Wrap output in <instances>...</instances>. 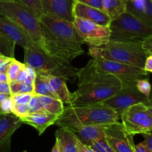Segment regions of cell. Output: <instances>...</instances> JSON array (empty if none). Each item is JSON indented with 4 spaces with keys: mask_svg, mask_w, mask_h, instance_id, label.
Wrapping results in <instances>:
<instances>
[{
    "mask_svg": "<svg viewBox=\"0 0 152 152\" xmlns=\"http://www.w3.org/2000/svg\"><path fill=\"white\" fill-rule=\"evenodd\" d=\"M39 22L46 53L67 64L84 53V42L73 22L49 13L42 15Z\"/></svg>",
    "mask_w": 152,
    "mask_h": 152,
    "instance_id": "obj_1",
    "label": "cell"
},
{
    "mask_svg": "<svg viewBox=\"0 0 152 152\" xmlns=\"http://www.w3.org/2000/svg\"><path fill=\"white\" fill-rule=\"evenodd\" d=\"M77 79L78 88L71 93V105L102 103L123 87L115 76L96 71L91 60L77 70Z\"/></svg>",
    "mask_w": 152,
    "mask_h": 152,
    "instance_id": "obj_2",
    "label": "cell"
},
{
    "mask_svg": "<svg viewBox=\"0 0 152 152\" xmlns=\"http://www.w3.org/2000/svg\"><path fill=\"white\" fill-rule=\"evenodd\" d=\"M118 114L113 109L102 103L84 105H71L63 111L55 122L60 128L71 130L86 125H110L118 123Z\"/></svg>",
    "mask_w": 152,
    "mask_h": 152,
    "instance_id": "obj_3",
    "label": "cell"
},
{
    "mask_svg": "<svg viewBox=\"0 0 152 152\" xmlns=\"http://www.w3.org/2000/svg\"><path fill=\"white\" fill-rule=\"evenodd\" d=\"M25 65L31 67L37 74L55 76L74 83L77 79V68L71 64L61 62L59 59L46 53L40 46L31 42L24 49Z\"/></svg>",
    "mask_w": 152,
    "mask_h": 152,
    "instance_id": "obj_4",
    "label": "cell"
},
{
    "mask_svg": "<svg viewBox=\"0 0 152 152\" xmlns=\"http://www.w3.org/2000/svg\"><path fill=\"white\" fill-rule=\"evenodd\" d=\"M88 54L92 58H102L143 68L147 56L142 42L109 41L96 47H89Z\"/></svg>",
    "mask_w": 152,
    "mask_h": 152,
    "instance_id": "obj_5",
    "label": "cell"
},
{
    "mask_svg": "<svg viewBox=\"0 0 152 152\" xmlns=\"http://www.w3.org/2000/svg\"><path fill=\"white\" fill-rule=\"evenodd\" d=\"M0 16L16 23L26 32L34 43L43 49L39 18L19 0H0Z\"/></svg>",
    "mask_w": 152,
    "mask_h": 152,
    "instance_id": "obj_6",
    "label": "cell"
},
{
    "mask_svg": "<svg viewBox=\"0 0 152 152\" xmlns=\"http://www.w3.org/2000/svg\"><path fill=\"white\" fill-rule=\"evenodd\" d=\"M110 41L142 42L152 35V26L126 11L109 25Z\"/></svg>",
    "mask_w": 152,
    "mask_h": 152,
    "instance_id": "obj_7",
    "label": "cell"
},
{
    "mask_svg": "<svg viewBox=\"0 0 152 152\" xmlns=\"http://www.w3.org/2000/svg\"><path fill=\"white\" fill-rule=\"evenodd\" d=\"M91 61L96 71L115 76L122 82L123 86L135 85L141 79H148V73L139 67L102 58H92Z\"/></svg>",
    "mask_w": 152,
    "mask_h": 152,
    "instance_id": "obj_8",
    "label": "cell"
},
{
    "mask_svg": "<svg viewBox=\"0 0 152 152\" xmlns=\"http://www.w3.org/2000/svg\"><path fill=\"white\" fill-rule=\"evenodd\" d=\"M120 119L125 130L132 136L152 131L151 105L144 103L132 105L122 113Z\"/></svg>",
    "mask_w": 152,
    "mask_h": 152,
    "instance_id": "obj_9",
    "label": "cell"
},
{
    "mask_svg": "<svg viewBox=\"0 0 152 152\" xmlns=\"http://www.w3.org/2000/svg\"><path fill=\"white\" fill-rule=\"evenodd\" d=\"M138 103L151 105V97L142 94L137 90L136 84L123 86L112 96L102 102L105 106L114 110L119 117L125 110Z\"/></svg>",
    "mask_w": 152,
    "mask_h": 152,
    "instance_id": "obj_10",
    "label": "cell"
},
{
    "mask_svg": "<svg viewBox=\"0 0 152 152\" xmlns=\"http://www.w3.org/2000/svg\"><path fill=\"white\" fill-rule=\"evenodd\" d=\"M73 24L84 43L88 45L89 47L100 46L110 41L109 27L76 17L74 18Z\"/></svg>",
    "mask_w": 152,
    "mask_h": 152,
    "instance_id": "obj_11",
    "label": "cell"
},
{
    "mask_svg": "<svg viewBox=\"0 0 152 152\" xmlns=\"http://www.w3.org/2000/svg\"><path fill=\"white\" fill-rule=\"evenodd\" d=\"M105 139L114 152H134L133 136L125 130L120 122L105 126Z\"/></svg>",
    "mask_w": 152,
    "mask_h": 152,
    "instance_id": "obj_12",
    "label": "cell"
},
{
    "mask_svg": "<svg viewBox=\"0 0 152 152\" xmlns=\"http://www.w3.org/2000/svg\"><path fill=\"white\" fill-rule=\"evenodd\" d=\"M23 123L13 113L0 114V152H10L13 134Z\"/></svg>",
    "mask_w": 152,
    "mask_h": 152,
    "instance_id": "obj_13",
    "label": "cell"
},
{
    "mask_svg": "<svg viewBox=\"0 0 152 152\" xmlns=\"http://www.w3.org/2000/svg\"><path fill=\"white\" fill-rule=\"evenodd\" d=\"M0 34L23 49L33 42L23 29L2 16H0Z\"/></svg>",
    "mask_w": 152,
    "mask_h": 152,
    "instance_id": "obj_14",
    "label": "cell"
},
{
    "mask_svg": "<svg viewBox=\"0 0 152 152\" xmlns=\"http://www.w3.org/2000/svg\"><path fill=\"white\" fill-rule=\"evenodd\" d=\"M74 18L87 19L102 26L109 27L111 19L100 9L75 1L73 7Z\"/></svg>",
    "mask_w": 152,
    "mask_h": 152,
    "instance_id": "obj_15",
    "label": "cell"
},
{
    "mask_svg": "<svg viewBox=\"0 0 152 152\" xmlns=\"http://www.w3.org/2000/svg\"><path fill=\"white\" fill-rule=\"evenodd\" d=\"M45 13L53 15L73 22V7L75 0H40Z\"/></svg>",
    "mask_w": 152,
    "mask_h": 152,
    "instance_id": "obj_16",
    "label": "cell"
},
{
    "mask_svg": "<svg viewBox=\"0 0 152 152\" xmlns=\"http://www.w3.org/2000/svg\"><path fill=\"white\" fill-rule=\"evenodd\" d=\"M107 125H86L71 129L77 139L82 143L91 146L94 141L105 138Z\"/></svg>",
    "mask_w": 152,
    "mask_h": 152,
    "instance_id": "obj_17",
    "label": "cell"
},
{
    "mask_svg": "<svg viewBox=\"0 0 152 152\" xmlns=\"http://www.w3.org/2000/svg\"><path fill=\"white\" fill-rule=\"evenodd\" d=\"M59 116L47 112L29 113L21 120L25 124L34 127L38 132L39 135H42L49 126L55 124Z\"/></svg>",
    "mask_w": 152,
    "mask_h": 152,
    "instance_id": "obj_18",
    "label": "cell"
},
{
    "mask_svg": "<svg viewBox=\"0 0 152 152\" xmlns=\"http://www.w3.org/2000/svg\"><path fill=\"white\" fill-rule=\"evenodd\" d=\"M126 11L152 26V0H126Z\"/></svg>",
    "mask_w": 152,
    "mask_h": 152,
    "instance_id": "obj_19",
    "label": "cell"
},
{
    "mask_svg": "<svg viewBox=\"0 0 152 152\" xmlns=\"http://www.w3.org/2000/svg\"><path fill=\"white\" fill-rule=\"evenodd\" d=\"M56 142L60 152H77V139L72 132L59 128L55 134Z\"/></svg>",
    "mask_w": 152,
    "mask_h": 152,
    "instance_id": "obj_20",
    "label": "cell"
},
{
    "mask_svg": "<svg viewBox=\"0 0 152 152\" xmlns=\"http://www.w3.org/2000/svg\"><path fill=\"white\" fill-rule=\"evenodd\" d=\"M50 87L54 91L57 98L63 103L70 105L71 101V93L68 89L66 80L55 76H47Z\"/></svg>",
    "mask_w": 152,
    "mask_h": 152,
    "instance_id": "obj_21",
    "label": "cell"
},
{
    "mask_svg": "<svg viewBox=\"0 0 152 152\" xmlns=\"http://www.w3.org/2000/svg\"><path fill=\"white\" fill-rule=\"evenodd\" d=\"M41 104L43 112L50 113L59 116L63 111L64 103L57 98L50 97L47 96H40L37 95Z\"/></svg>",
    "mask_w": 152,
    "mask_h": 152,
    "instance_id": "obj_22",
    "label": "cell"
},
{
    "mask_svg": "<svg viewBox=\"0 0 152 152\" xmlns=\"http://www.w3.org/2000/svg\"><path fill=\"white\" fill-rule=\"evenodd\" d=\"M102 10L114 19L126 11V0H102Z\"/></svg>",
    "mask_w": 152,
    "mask_h": 152,
    "instance_id": "obj_23",
    "label": "cell"
},
{
    "mask_svg": "<svg viewBox=\"0 0 152 152\" xmlns=\"http://www.w3.org/2000/svg\"><path fill=\"white\" fill-rule=\"evenodd\" d=\"M34 94L36 95H40V96H47L57 98L49 84L47 76L39 75V74H37L35 81H34Z\"/></svg>",
    "mask_w": 152,
    "mask_h": 152,
    "instance_id": "obj_24",
    "label": "cell"
},
{
    "mask_svg": "<svg viewBox=\"0 0 152 152\" xmlns=\"http://www.w3.org/2000/svg\"><path fill=\"white\" fill-rule=\"evenodd\" d=\"M10 95L23 93L34 94V81L31 79H27L22 82H13L10 83Z\"/></svg>",
    "mask_w": 152,
    "mask_h": 152,
    "instance_id": "obj_25",
    "label": "cell"
},
{
    "mask_svg": "<svg viewBox=\"0 0 152 152\" xmlns=\"http://www.w3.org/2000/svg\"><path fill=\"white\" fill-rule=\"evenodd\" d=\"M16 45L13 42L10 41L0 34V55L14 58Z\"/></svg>",
    "mask_w": 152,
    "mask_h": 152,
    "instance_id": "obj_26",
    "label": "cell"
},
{
    "mask_svg": "<svg viewBox=\"0 0 152 152\" xmlns=\"http://www.w3.org/2000/svg\"><path fill=\"white\" fill-rule=\"evenodd\" d=\"M25 65L24 63L19 62V61L16 60V59H13L10 64L9 65L8 68L6 72V75L7 77V82L9 83H13L16 80V77H17L19 71L25 68Z\"/></svg>",
    "mask_w": 152,
    "mask_h": 152,
    "instance_id": "obj_27",
    "label": "cell"
},
{
    "mask_svg": "<svg viewBox=\"0 0 152 152\" xmlns=\"http://www.w3.org/2000/svg\"><path fill=\"white\" fill-rule=\"evenodd\" d=\"M19 1H22L23 4L31 9L38 18H39L42 15L45 13L44 9H43L40 0H19Z\"/></svg>",
    "mask_w": 152,
    "mask_h": 152,
    "instance_id": "obj_28",
    "label": "cell"
},
{
    "mask_svg": "<svg viewBox=\"0 0 152 152\" xmlns=\"http://www.w3.org/2000/svg\"><path fill=\"white\" fill-rule=\"evenodd\" d=\"M91 147L96 152H114L106 142L105 138L94 141Z\"/></svg>",
    "mask_w": 152,
    "mask_h": 152,
    "instance_id": "obj_29",
    "label": "cell"
},
{
    "mask_svg": "<svg viewBox=\"0 0 152 152\" xmlns=\"http://www.w3.org/2000/svg\"><path fill=\"white\" fill-rule=\"evenodd\" d=\"M136 87L137 90L142 94L150 97L151 93V84L148 79H141L137 81Z\"/></svg>",
    "mask_w": 152,
    "mask_h": 152,
    "instance_id": "obj_30",
    "label": "cell"
},
{
    "mask_svg": "<svg viewBox=\"0 0 152 152\" xmlns=\"http://www.w3.org/2000/svg\"><path fill=\"white\" fill-rule=\"evenodd\" d=\"M33 96L34 94L31 93L16 94L10 95L13 103L16 104H28Z\"/></svg>",
    "mask_w": 152,
    "mask_h": 152,
    "instance_id": "obj_31",
    "label": "cell"
},
{
    "mask_svg": "<svg viewBox=\"0 0 152 152\" xmlns=\"http://www.w3.org/2000/svg\"><path fill=\"white\" fill-rule=\"evenodd\" d=\"M12 113L16 116V117H19V118H22L27 114H29V108H28V104H13V111Z\"/></svg>",
    "mask_w": 152,
    "mask_h": 152,
    "instance_id": "obj_32",
    "label": "cell"
},
{
    "mask_svg": "<svg viewBox=\"0 0 152 152\" xmlns=\"http://www.w3.org/2000/svg\"><path fill=\"white\" fill-rule=\"evenodd\" d=\"M28 108H29L30 113L34 112H43L41 104H40L39 99L38 96L34 94V96L31 98V101L28 103Z\"/></svg>",
    "mask_w": 152,
    "mask_h": 152,
    "instance_id": "obj_33",
    "label": "cell"
},
{
    "mask_svg": "<svg viewBox=\"0 0 152 152\" xmlns=\"http://www.w3.org/2000/svg\"><path fill=\"white\" fill-rule=\"evenodd\" d=\"M13 102L11 99V96H8L5 99L0 103V108H1L2 114H10L13 111Z\"/></svg>",
    "mask_w": 152,
    "mask_h": 152,
    "instance_id": "obj_34",
    "label": "cell"
},
{
    "mask_svg": "<svg viewBox=\"0 0 152 152\" xmlns=\"http://www.w3.org/2000/svg\"><path fill=\"white\" fill-rule=\"evenodd\" d=\"M14 58L7 57V56L0 55V73L6 74L9 65Z\"/></svg>",
    "mask_w": 152,
    "mask_h": 152,
    "instance_id": "obj_35",
    "label": "cell"
},
{
    "mask_svg": "<svg viewBox=\"0 0 152 152\" xmlns=\"http://www.w3.org/2000/svg\"><path fill=\"white\" fill-rule=\"evenodd\" d=\"M75 1L102 10V0H75Z\"/></svg>",
    "mask_w": 152,
    "mask_h": 152,
    "instance_id": "obj_36",
    "label": "cell"
},
{
    "mask_svg": "<svg viewBox=\"0 0 152 152\" xmlns=\"http://www.w3.org/2000/svg\"><path fill=\"white\" fill-rule=\"evenodd\" d=\"M142 47L148 55H152V35L142 40Z\"/></svg>",
    "mask_w": 152,
    "mask_h": 152,
    "instance_id": "obj_37",
    "label": "cell"
},
{
    "mask_svg": "<svg viewBox=\"0 0 152 152\" xmlns=\"http://www.w3.org/2000/svg\"><path fill=\"white\" fill-rule=\"evenodd\" d=\"M142 137H144L143 143L145 145L146 148L149 152H152V134L146 133L142 134Z\"/></svg>",
    "mask_w": 152,
    "mask_h": 152,
    "instance_id": "obj_38",
    "label": "cell"
},
{
    "mask_svg": "<svg viewBox=\"0 0 152 152\" xmlns=\"http://www.w3.org/2000/svg\"><path fill=\"white\" fill-rule=\"evenodd\" d=\"M77 152H96L91 147L82 143L78 140L77 142Z\"/></svg>",
    "mask_w": 152,
    "mask_h": 152,
    "instance_id": "obj_39",
    "label": "cell"
},
{
    "mask_svg": "<svg viewBox=\"0 0 152 152\" xmlns=\"http://www.w3.org/2000/svg\"><path fill=\"white\" fill-rule=\"evenodd\" d=\"M0 94L10 96V83L8 82H0Z\"/></svg>",
    "mask_w": 152,
    "mask_h": 152,
    "instance_id": "obj_40",
    "label": "cell"
},
{
    "mask_svg": "<svg viewBox=\"0 0 152 152\" xmlns=\"http://www.w3.org/2000/svg\"><path fill=\"white\" fill-rule=\"evenodd\" d=\"M27 79H28V72L26 71V68H22L18 74L17 77H16V80L14 82H22L26 80Z\"/></svg>",
    "mask_w": 152,
    "mask_h": 152,
    "instance_id": "obj_41",
    "label": "cell"
},
{
    "mask_svg": "<svg viewBox=\"0 0 152 152\" xmlns=\"http://www.w3.org/2000/svg\"><path fill=\"white\" fill-rule=\"evenodd\" d=\"M143 70L148 73H151L152 71V55L147 56L144 63Z\"/></svg>",
    "mask_w": 152,
    "mask_h": 152,
    "instance_id": "obj_42",
    "label": "cell"
},
{
    "mask_svg": "<svg viewBox=\"0 0 152 152\" xmlns=\"http://www.w3.org/2000/svg\"><path fill=\"white\" fill-rule=\"evenodd\" d=\"M25 68H26V71L28 72V79H31L33 81H35L36 77H37V73H36V71L31 67L28 66V65H25Z\"/></svg>",
    "mask_w": 152,
    "mask_h": 152,
    "instance_id": "obj_43",
    "label": "cell"
},
{
    "mask_svg": "<svg viewBox=\"0 0 152 152\" xmlns=\"http://www.w3.org/2000/svg\"><path fill=\"white\" fill-rule=\"evenodd\" d=\"M134 152H149L144 145L143 142H140L137 145H134Z\"/></svg>",
    "mask_w": 152,
    "mask_h": 152,
    "instance_id": "obj_44",
    "label": "cell"
},
{
    "mask_svg": "<svg viewBox=\"0 0 152 152\" xmlns=\"http://www.w3.org/2000/svg\"><path fill=\"white\" fill-rule=\"evenodd\" d=\"M0 82H7V77L4 73H0Z\"/></svg>",
    "mask_w": 152,
    "mask_h": 152,
    "instance_id": "obj_45",
    "label": "cell"
},
{
    "mask_svg": "<svg viewBox=\"0 0 152 152\" xmlns=\"http://www.w3.org/2000/svg\"><path fill=\"white\" fill-rule=\"evenodd\" d=\"M51 152H60L59 151V147H58V145H57V143H56V142H55V144H54V145L53 146V148H52Z\"/></svg>",
    "mask_w": 152,
    "mask_h": 152,
    "instance_id": "obj_46",
    "label": "cell"
},
{
    "mask_svg": "<svg viewBox=\"0 0 152 152\" xmlns=\"http://www.w3.org/2000/svg\"><path fill=\"white\" fill-rule=\"evenodd\" d=\"M8 96H9V95H5V94H0V103H1L4 99H5L6 98L8 97Z\"/></svg>",
    "mask_w": 152,
    "mask_h": 152,
    "instance_id": "obj_47",
    "label": "cell"
},
{
    "mask_svg": "<svg viewBox=\"0 0 152 152\" xmlns=\"http://www.w3.org/2000/svg\"><path fill=\"white\" fill-rule=\"evenodd\" d=\"M0 114H2V112H1V108H0Z\"/></svg>",
    "mask_w": 152,
    "mask_h": 152,
    "instance_id": "obj_48",
    "label": "cell"
},
{
    "mask_svg": "<svg viewBox=\"0 0 152 152\" xmlns=\"http://www.w3.org/2000/svg\"><path fill=\"white\" fill-rule=\"evenodd\" d=\"M23 152H27V151H24Z\"/></svg>",
    "mask_w": 152,
    "mask_h": 152,
    "instance_id": "obj_49",
    "label": "cell"
}]
</instances>
